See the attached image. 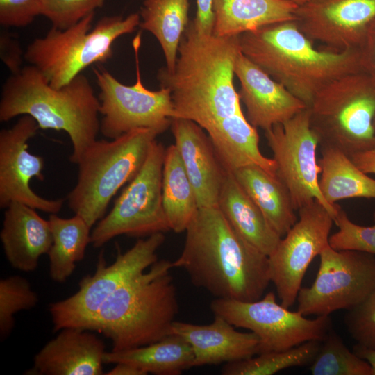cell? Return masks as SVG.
I'll use <instances>...</instances> for the list:
<instances>
[{
	"instance_id": "cell-1",
	"label": "cell",
	"mask_w": 375,
	"mask_h": 375,
	"mask_svg": "<svg viewBox=\"0 0 375 375\" xmlns=\"http://www.w3.org/2000/svg\"><path fill=\"white\" fill-rule=\"evenodd\" d=\"M238 36L201 33L190 19L174 69H159L157 78L171 92L173 117L200 126L226 171L250 165L270 171L274 160L260 151L257 128L244 115L233 83Z\"/></svg>"
},
{
	"instance_id": "cell-2",
	"label": "cell",
	"mask_w": 375,
	"mask_h": 375,
	"mask_svg": "<svg viewBox=\"0 0 375 375\" xmlns=\"http://www.w3.org/2000/svg\"><path fill=\"white\" fill-rule=\"evenodd\" d=\"M172 267L215 298L253 301L270 281L268 256L241 237L218 206L199 208Z\"/></svg>"
},
{
	"instance_id": "cell-3",
	"label": "cell",
	"mask_w": 375,
	"mask_h": 375,
	"mask_svg": "<svg viewBox=\"0 0 375 375\" xmlns=\"http://www.w3.org/2000/svg\"><path fill=\"white\" fill-rule=\"evenodd\" d=\"M238 38L241 52L307 107L332 81L362 72L358 49H317L295 20L267 25Z\"/></svg>"
},
{
	"instance_id": "cell-4",
	"label": "cell",
	"mask_w": 375,
	"mask_h": 375,
	"mask_svg": "<svg viewBox=\"0 0 375 375\" xmlns=\"http://www.w3.org/2000/svg\"><path fill=\"white\" fill-rule=\"evenodd\" d=\"M99 106L88 78L82 74L62 88H55L29 65L12 74L4 83L0 121L27 115L41 129L65 131L73 147L69 160L77 164L100 131Z\"/></svg>"
},
{
	"instance_id": "cell-5",
	"label": "cell",
	"mask_w": 375,
	"mask_h": 375,
	"mask_svg": "<svg viewBox=\"0 0 375 375\" xmlns=\"http://www.w3.org/2000/svg\"><path fill=\"white\" fill-rule=\"evenodd\" d=\"M172 268L171 261L157 260L117 290L85 329L110 339L113 351L148 345L170 335L178 312Z\"/></svg>"
},
{
	"instance_id": "cell-6",
	"label": "cell",
	"mask_w": 375,
	"mask_h": 375,
	"mask_svg": "<svg viewBox=\"0 0 375 375\" xmlns=\"http://www.w3.org/2000/svg\"><path fill=\"white\" fill-rule=\"evenodd\" d=\"M159 134L138 128L111 140H96L77 163V182L66 197L72 211L92 228L105 216L114 196L140 171Z\"/></svg>"
},
{
	"instance_id": "cell-7",
	"label": "cell",
	"mask_w": 375,
	"mask_h": 375,
	"mask_svg": "<svg viewBox=\"0 0 375 375\" xmlns=\"http://www.w3.org/2000/svg\"><path fill=\"white\" fill-rule=\"evenodd\" d=\"M94 12L65 28L52 27L35 38L24 52V60L36 67L51 86L60 88L88 66L105 62L112 56V44L133 32L140 23L139 12L104 17L92 27Z\"/></svg>"
},
{
	"instance_id": "cell-8",
	"label": "cell",
	"mask_w": 375,
	"mask_h": 375,
	"mask_svg": "<svg viewBox=\"0 0 375 375\" xmlns=\"http://www.w3.org/2000/svg\"><path fill=\"white\" fill-rule=\"evenodd\" d=\"M308 108L320 146L349 156L375 149V85L365 73H350L332 81Z\"/></svg>"
},
{
	"instance_id": "cell-9",
	"label": "cell",
	"mask_w": 375,
	"mask_h": 375,
	"mask_svg": "<svg viewBox=\"0 0 375 375\" xmlns=\"http://www.w3.org/2000/svg\"><path fill=\"white\" fill-rule=\"evenodd\" d=\"M165 150L156 140L151 143L140 171L91 231L93 247H101L120 235L145 237L170 230L162 197Z\"/></svg>"
},
{
	"instance_id": "cell-10",
	"label": "cell",
	"mask_w": 375,
	"mask_h": 375,
	"mask_svg": "<svg viewBox=\"0 0 375 375\" xmlns=\"http://www.w3.org/2000/svg\"><path fill=\"white\" fill-rule=\"evenodd\" d=\"M165 240L161 232L139 239L126 252L118 251L115 260L109 265L101 251L94 273L79 281L78 290L49 306L53 331L65 328L85 329L101 305L117 290L158 260L157 251Z\"/></svg>"
},
{
	"instance_id": "cell-11",
	"label": "cell",
	"mask_w": 375,
	"mask_h": 375,
	"mask_svg": "<svg viewBox=\"0 0 375 375\" xmlns=\"http://www.w3.org/2000/svg\"><path fill=\"white\" fill-rule=\"evenodd\" d=\"M140 33L133 40L135 58L136 81L132 85L119 82L106 69L94 68L99 88L100 131L115 139L138 128H150L160 134L170 127L174 107L169 88L150 90L143 84L139 66Z\"/></svg>"
},
{
	"instance_id": "cell-12",
	"label": "cell",
	"mask_w": 375,
	"mask_h": 375,
	"mask_svg": "<svg viewBox=\"0 0 375 375\" xmlns=\"http://www.w3.org/2000/svg\"><path fill=\"white\" fill-rule=\"evenodd\" d=\"M210 308L235 327L255 333L259 339L258 353L287 350L310 340L322 341L333 328L329 315L306 318L278 304L273 292L253 301L215 298Z\"/></svg>"
},
{
	"instance_id": "cell-13",
	"label": "cell",
	"mask_w": 375,
	"mask_h": 375,
	"mask_svg": "<svg viewBox=\"0 0 375 375\" xmlns=\"http://www.w3.org/2000/svg\"><path fill=\"white\" fill-rule=\"evenodd\" d=\"M310 287L301 288L297 311L304 316L329 315L351 310L362 302L375 287V256L368 253L325 247Z\"/></svg>"
},
{
	"instance_id": "cell-14",
	"label": "cell",
	"mask_w": 375,
	"mask_h": 375,
	"mask_svg": "<svg viewBox=\"0 0 375 375\" xmlns=\"http://www.w3.org/2000/svg\"><path fill=\"white\" fill-rule=\"evenodd\" d=\"M276 164V176L288 189L296 210L318 200L333 219L340 206H332L319 185L318 136L310 126L308 108L283 124L265 131Z\"/></svg>"
},
{
	"instance_id": "cell-15",
	"label": "cell",
	"mask_w": 375,
	"mask_h": 375,
	"mask_svg": "<svg viewBox=\"0 0 375 375\" xmlns=\"http://www.w3.org/2000/svg\"><path fill=\"white\" fill-rule=\"evenodd\" d=\"M298 210L299 220L268 256L270 281L281 304L288 308L297 301L309 265L329 245L334 222L332 215L317 199Z\"/></svg>"
},
{
	"instance_id": "cell-16",
	"label": "cell",
	"mask_w": 375,
	"mask_h": 375,
	"mask_svg": "<svg viewBox=\"0 0 375 375\" xmlns=\"http://www.w3.org/2000/svg\"><path fill=\"white\" fill-rule=\"evenodd\" d=\"M31 116H20L10 128L0 131V207L19 202L35 210L56 214L64 199H48L38 195L31 188L32 178L44 181L43 157L28 151V142L39 129Z\"/></svg>"
},
{
	"instance_id": "cell-17",
	"label": "cell",
	"mask_w": 375,
	"mask_h": 375,
	"mask_svg": "<svg viewBox=\"0 0 375 375\" xmlns=\"http://www.w3.org/2000/svg\"><path fill=\"white\" fill-rule=\"evenodd\" d=\"M294 15L298 27L312 42L336 51L358 49L375 19V0H307Z\"/></svg>"
},
{
	"instance_id": "cell-18",
	"label": "cell",
	"mask_w": 375,
	"mask_h": 375,
	"mask_svg": "<svg viewBox=\"0 0 375 375\" xmlns=\"http://www.w3.org/2000/svg\"><path fill=\"white\" fill-rule=\"evenodd\" d=\"M240 88L238 95L246 117L255 128L266 131L283 124L307 108L301 100L273 79L240 51L234 67Z\"/></svg>"
},
{
	"instance_id": "cell-19",
	"label": "cell",
	"mask_w": 375,
	"mask_h": 375,
	"mask_svg": "<svg viewBox=\"0 0 375 375\" xmlns=\"http://www.w3.org/2000/svg\"><path fill=\"white\" fill-rule=\"evenodd\" d=\"M170 128L199 208L217 206L227 171L208 135L194 122L184 118H172Z\"/></svg>"
},
{
	"instance_id": "cell-20",
	"label": "cell",
	"mask_w": 375,
	"mask_h": 375,
	"mask_svg": "<svg viewBox=\"0 0 375 375\" xmlns=\"http://www.w3.org/2000/svg\"><path fill=\"white\" fill-rule=\"evenodd\" d=\"M105 344L91 331L65 328L35 356L26 375H101Z\"/></svg>"
},
{
	"instance_id": "cell-21",
	"label": "cell",
	"mask_w": 375,
	"mask_h": 375,
	"mask_svg": "<svg viewBox=\"0 0 375 375\" xmlns=\"http://www.w3.org/2000/svg\"><path fill=\"white\" fill-rule=\"evenodd\" d=\"M214 317L207 325L174 321L172 326L171 334L182 337L192 347L193 367L233 362L258 353L255 333L238 331L222 317Z\"/></svg>"
},
{
	"instance_id": "cell-22",
	"label": "cell",
	"mask_w": 375,
	"mask_h": 375,
	"mask_svg": "<svg viewBox=\"0 0 375 375\" xmlns=\"http://www.w3.org/2000/svg\"><path fill=\"white\" fill-rule=\"evenodd\" d=\"M5 209L0 239L6 259L16 269L33 272L52 244L49 222L22 203H11Z\"/></svg>"
},
{
	"instance_id": "cell-23",
	"label": "cell",
	"mask_w": 375,
	"mask_h": 375,
	"mask_svg": "<svg viewBox=\"0 0 375 375\" xmlns=\"http://www.w3.org/2000/svg\"><path fill=\"white\" fill-rule=\"evenodd\" d=\"M217 206L232 227L246 241L267 256L273 253L281 237L231 172H226Z\"/></svg>"
},
{
	"instance_id": "cell-24",
	"label": "cell",
	"mask_w": 375,
	"mask_h": 375,
	"mask_svg": "<svg viewBox=\"0 0 375 375\" xmlns=\"http://www.w3.org/2000/svg\"><path fill=\"white\" fill-rule=\"evenodd\" d=\"M298 4L290 0H213V32L240 35L262 26L295 20Z\"/></svg>"
},
{
	"instance_id": "cell-25",
	"label": "cell",
	"mask_w": 375,
	"mask_h": 375,
	"mask_svg": "<svg viewBox=\"0 0 375 375\" xmlns=\"http://www.w3.org/2000/svg\"><path fill=\"white\" fill-rule=\"evenodd\" d=\"M232 173L271 226L281 238L284 237L297 221L286 187L276 175L258 165H246Z\"/></svg>"
},
{
	"instance_id": "cell-26",
	"label": "cell",
	"mask_w": 375,
	"mask_h": 375,
	"mask_svg": "<svg viewBox=\"0 0 375 375\" xmlns=\"http://www.w3.org/2000/svg\"><path fill=\"white\" fill-rule=\"evenodd\" d=\"M103 362L132 364L147 374L178 375L193 367L194 353L184 338L170 334L148 345L121 351H106Z\"/></svg>"
},
{
	"instance_id": "cell-27",
	"label": "cell",
	"mask_w": 375,
	"mask_h": 375,
	"mask_svg": "<svg viewBox=\"0 0 375 375\" xmlns=\"http://www.w3.org/2000/svg\"><path fill=\"white\" fill-rule=\"evenodd\" d=\"M322 158L319 180L325 200L332 206L336 202L351 198L375 199V180L361 171L342 151L331 147L320 146Z\"/></svg>"
},
{
	"instance_id": "cell-28",
	"label": "cell",
	"mask_w": 375,
	"mask_h": 375,
	"mask_svg": "<svg viewBox=\"0 0 375 375\" xmlns=\"http://www.w3.org/2000/svg\"><path fill=\"white\" fill-rule=\"evenodd\" d=\"M189 0H144L139 26L151 33L162 50L166 66L175 67L181 38L190 22Z\"/></svg>"
},
{
	"instance_id": "cell-29",
	"label": "cell",
	"mask_w": 375,
	"mask_h": 375,
	"mask_svg": "<svg viewBox=\"0 0 375 375\" xmlns=\"http://www.w3.org/2000/svg\"><path fill=\"white\" fill-rule=\"evenodd\" d=\"M162 197L170 230L176 233L185 232L199 206L194 188L174 144L165 150Z\"/></svg>"
},
{
	"instance_id": "cell-30",
	"label": "cell",
	"mask_w": 375,
	"mask_h": 375,
	"mask_svg": "<svg viewBox=\"0 0 375 375\" xmlns=\"http://www.w3.org/2000/svg\"><path fill=\"white\" fill-rule=\"evenodd\" d=\"M52 244L48 253L49 274L55 282H65L73 274L76 263L81 261L91 242L92 228L78 215L62 218L56 214L49 217Z\"/></svg>"
},
{
	"instance_id": "cell-31",
	"label": "cell",
	"mask_w": 375,
	"mask_h": 375,
	"mask_svg": "<svg viewBox=\"0 0 375 375\" xmlns=\"http://www.w3.org/2000/svg\"><path fill=\"white\" fill-rule=\"evenodd\" d=\"M321 341L310 340L280 351L258 353L242 360L226 363L223 375H272L283 369L309 366L316 357Z\"/></svg>"
},
{
	"instance_id": "cell-32",
	"label": "cell",
	"mask_w": 375,
	"mask_h": 375,
	"mask_svg": "<svg viewBox=\"0 0 375 375\" xmlns=\"http://www.w3.org/2000/svg\"><path fill=\"white\" fill-rule=\"evenodd\" d=\"M309 369L312 375H373L370 365L351 351L333 328L321 341Z\"/></svg>"
},
{
	"instance_id": "cell-33",
	"label": "cell",
	"mask_w": 375,
	"mask_h": 375,
	"mask_svg": "<svg viewBox=\"0 0 375 375\" xmlns=\"http://www.w3.org/2000/svg\"><path fill=\"white\" fill-rule=\"evenodd\" d=\"M39 298L28 281L19 275L0 281V335L1 340L11 333L15 326V315L19 311L30 310Z\"/></svg>"
},
{
	"instance_id": "cell-34",
	"label": "cell",
	"mask_w": 375,
	"mask_h": 375,
	"mask_svg": "<svg viewBox=\"0 0 375 375\" xmlns=\"http://www.w3.org/2000/svg\"><path fill=\"white\" fill-rule=\"evenodd\" d=\"M374 224L364 226L351 222L340 206L334 222L339 230L329 236V245L336 250H351L375 256V212Z\"/></svg>"
},
{
	"instance_id": "cell-35",
	"label": "cell",
	"mask_w": 375,
	"mask_h": 375,
	"mask_svg": "<svg viewBox=\"0 0 375 375\" xmlns=\"http://www.w3.org/2000/svg\"><path fill=\"white\" fill-rule=\"evenodd\" d=\"M105 0H42L41 15L52 27L65 29L101 8Z\"/></svg>"
},
{
	"instance_id": "cell-36",
	"label": "cell",
	"mask_w": 375,
	"mask_h": 375,
	"mask_svg": "<svg viewBox=\"0 0 375 375\" xmlns=\"http://www.w3.org/2000/svg\"><path fill=\"white\" fill-rule=\"evenodd\" d=\"M344 323L356 344L375 349V287L362 302L347 310Z\"/></svg>"
},
{
	"instance_id": "cell-37",
	"label": "cell",
	"mask_w": 375,
	"mask_h": 375,
	"mask_svg": "<svg viewBox=\"0 0 375 375\" xmlns=\"http://www.w3.org/2000/svg\"><path fill=\"white\" fill-rule=\"evenodd\" d=\"M42 0H0V24L24 27L41 15Z\"/></svg>"
},
{
	"instance_id": "cell-38",
	"label": "cell",
	"mask_w": 375,
	"mask_h": 375,
	"mask_svg": "<svg viewBox=\"0 0 375 375\" xmlns=\"http://www.w3.org/2000/svg\"><path fill=\"white\" fill-rule=\"evenodd\" d=\"M0 55L1 60L11 74H16L22 69L24 53L19 42L10 33H1Z\"/></svg>"
},
{
	"instance_id": "cell-39",
	"label": "cell",
	"mask_w": 375,
	"mask_h": 375,
	"mask_svg": "<svg viewBox=\"0 0 375 375\" xmlns=\"http://www.w3.org/2000/svg\"><path fill=\"white\" fill-rule=\"evenodd\" d=\"M358 51L361 71L375 85V19L369 25Z\"/></svg>"
},
{
	"instance_id": "cell-40",
	"label": "cell",
	"mask_w": 375,
	"mask_h": 375,
	"mask_svg": "<svg viewBox=\"0 0 375 375\" xmlns=\"http://www.w3.org/2000/svg\"><path fill=\"white\" fill-rule=\"evenodd\" d=\"M196 16L192 19L197 29L203 34H212L214 27L213 0H196Z\"/></svg>"
},
{
	"instance_id": "cell-41",
	"label": "cell",
	"mask_w": 375,
	"mask_h": 375,
	"mask_svg": "<svg viewBox=\"0 0 375 375\" xmlns=\"http://www.w3.org/2000/svg\"><path fill=\"white\" fill-rule=\"evenodd\" d=\"M349 158L363 172L375 174V149L356 153Z\"/></svg>"
},
{
	"instance_id": "cell-42",
	"label": "cell",
	"mask_w": 375,
	"mask_h": 375,
	"mask_svg": "<svg viewBox=\"0 0 375 375\" xmlns=\"http://www.w3.org/2000/svg\"><path fill=\"white\" fill-rule=\"evenodd\" d=\"M108 375H147L140 368L126 362L116 363L115 366L105 373Z\"/></svg>"
},
{
	"instance_id": "cell-43",
	"label": "cell",
	"mask_w": 375,
	"mask_h": 375,
	"mask_svg": "<svg viewBox=\"0 0 375 375\" xmlns=\"http://www.w3.org/2000/svg\"><path fill=\"white\" fill-rule=\"evenodd\" d=\"M353 351L370 365L373 375H375V349L365 348L355 344Z\"/></svg>"
},
{
	"instance_id": "cell-44",
	"label": "cell",
	"mask_w": 375,
	"mask_h": 375,
	"mask_svg": "<svg viewBox=\"0 0 375 375\" xmlns=\"http://www.w3.org/2000/svg\"><path fill=\"white\" fill-rule=\"evenodd\" d=\"M306 1H307V0H293V1L294 3H296L297 4H298V5L303 3Z\"/></svg>"
},
{
	"instance_id": "cell-45",
	"label": "cell",
	"mask_w": 375,
	"mask_h": 375,
	"mask_svg": "<svg viewBox=\"0 0 375 375\" xmlns=\"http://www.w3.org/2000/svg\"><path fill=\"white\" fill-rule=\"evenodd\" d=\"M374 127H375V120H374Z\"/></svg>"
},
{
	"instance_id": "cell-46",
	"label": "cell",
	"mask_w": 375,
	"mask_h": 375,
	"mask_svg": "<svg viewBox=\"0 0 375 375\" xmlns=\"http://www.w3.org/2000/svg\"><path fill=\"white\" fill-rule=\"evenodd\" d=\"M290 1H293V0H290Z\"/></svg>"
}]
</instances>
